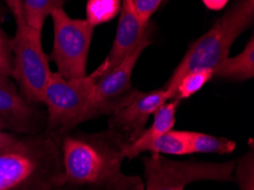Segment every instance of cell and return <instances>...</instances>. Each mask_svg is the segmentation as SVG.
<instances>
[{"mask_svg": "<svg viewBox=\"0 0 254 190\" xmlns=\"http://www.w3.org/2000/svg\"><path fill=\"white\" fill-rule=\"evenodd\" d=\"M64 184L61 140L46 131L21 135L0 152V190H54Z\"/></svg>", "mask_w": 254, "mask_h": 190, "instance_id": "1", "label": "cell"}, {"mask_svg": "<svg viewBox=\"0 0 254 190\" xmlns=\"http://www.w3.org/2000/svg\"><path fill=\"white\" fill-rule=\"evenodd\" d=\"M128 140L107 129L92 133H67L61 139L64 182L70 185H103L123 173Z\"/></svg>", "mask_w": 254, "mask_h": 190, "instance_id": "2", "label": "cell"}, {"mask_svg": "<svg viewBox=\"0 0 254 190\" xmlns=\"http://www.w3.org/2000/svg\"><path fill=\"white\" fill-rule=\"evenodd\" d=\"M254 22V0H236L206 33L190 46L163 88L173 90L187 72L195 68L214 69L229 57L234 41Z\"/></svg>", "mask_w": 254, "mask_h": 190, "instance_id": "3", "label": "cell"}, {"mask_svg": "<svg viewBox=\"0 0 254 190\" xmlns=\"http://www.w3.org/2000/svg\"><path fill=\"white\" fill-rule=\"evenodd\" d=\"M105 73L104 62L91 74L79 79H65L57 72L53 73L42 99L47 107L46 132L61 140L79 124L95 119V84Z\"/></svg>", "mask_w": 254, "mask_h": 190, "instance_id": "4", "label": "cell"}, {"mask_svg": "<svg viewBox=\"0 0 254 190\" xmlns=\"http://www.w3.org/2000/svg\"><path fill=\"white\" fill-rule=\"evenodd\" d=\"M235 163L179 161L151 154L142 158L145 190H185L197 181H233Z\"/></svg>", "mask_w": 254, "mask_h": 190, "instance_id": "5", "label": "cell"}, {"mask_svg": "<svg viewBox=\"0 0 254 190\" xmlns=\"http://www.w3.org/2000/svg\"><path fill=\"white\" fill-rule=\"evenodd\" d=\"M13 55L11 79L16 81L21 95L33 104H42L44 92L53 72L49 60L42 48L41 32L26 23L17 24L10 39Z\"/></svg>", "mask_w": 254, "mask_h": 190, "instance_id": "6", "label": "cell"}, {"mask_svg": "<svg viewBox=\"0 0 254 190\" xmlns=\"http://www.w3.org/2000/svg\"><path fill=\"white\" fill-rule=\"evenodd\" d=\"M51 17L54 26L52 58L57 66V73L65 79L86 76L95 28L87 19L68 16L63 7L54 10Z\"/></svg>", "mask_w": 254, "mask_h": 190, "instance_id": "7", "label": "cell"}, {"mask_svg": "<svg viewBox=\"0 0 254 190\" xmlns=\"http://www.w3.org/2000/svg\"><path fill=\"white\" fill-rule=\"evenodd\" d=\"M151 42L148 40L141 44L120 64L111 68L96 81L94 91L95 118L101 115H112L134 94L137 89L131 82L133 68L142 52L151 45Z\"/></svg>", "mask_w": 254, "mask_h": 190, "instance_id": "8", "label": "cell"}, {"mask_svg": "<svg viewBox=\"0 0 254 190\" xmlns=\"http://www.w3.org/2000/svg\"><path fill=\"white\" fill-rule=\"evenodd\" d=\"M172 95L161 87L151 91H134V94L111 115L109 129L122 134L128 142L133 141L147 126L148 120Z\"/></svg>", "mask_w": 254, "mask_h": 190, "instance_id": "9", "label": "cell"}, {"mask_svg": "<svg viewBox=\"0 0 254 190\" xmlns=\"http://www.w3.org/2000/svg\"><path fill=\"white\" fill-rule=\"evenodd\" d=\"M36 105L17 91L13 81H0V129L16 135L45 131L46 114Z\"/></svg>", "mask_w": 254, "mask_h": 190, "instance_id": "10", "label": "cell"}, {"mask_svg": "<svg viewBox=\"0 0 254 190\" xmlns=\"http://www.w3.org/2000/svg\"><path fill=\"white\" fill-rule=\"evenodd\" d=\"M153 25L142 23L134 10L131 0H122L120 19L112 47L104 63L106 72L117 66L141 44L151 40Z\"/></svg>", "mask_w": 254, "mask_h": 190, "instance_id": "11", "label": "cell"}, {"mask_svg": "<svg viewBox=\"0 0 254 190\" xmlns=\"http://www.w3.org/2000/svg\"><path fill=\"white\" fill-rule=\"evenodd\" d=\"M182 102L177 99H170L164 103L159 110L153 115V122L148 127L138 135L131 142H127L125 148L126 158L132 160L141 154L144 147L153 141L154 139L159 138L160 135L167 133L168 131L172 130L176 124V114L178 111L179 104Z\"/></svg>", "mask_w": 254, "mask_h": 190, "instance_id": "12", "label": "cell"}, {"mask_svg": "<svg viewBox=\"0 0 254 190\" xmlns=\"http://www.w3.org/2000/svg\"><path fill=\"white\" fill-rule=\"evenodd\" d=\"M254 77V36L252 34L244 49L234 57H227L214 69L213 79L242 82Z\"/></svg>", "mask_w": 254, "mask_h": 190, "instance_id": "13", "label": "cell"}, {"mask_svg": "<svg viewBox=\"0 0 254 190\" xmlns=\"http://www.w3.org/2000/svg\"><path fill=\"white\" fill-rule=\"evenodd\" d=\"M142 153L159 154V155H171V156H185L190 155V148L188 145L186 133L183 130L172 129L167 133L160 135L153 141L147 143L141 150Z\"/></svg>", "mask_w": 254, "mask_h": 190, "instance_id": "14", "label": "cell"}, {"mask_svg": "<svg viewBox=\"0 0 254 190\" xmlns=\"http://www.w3.org/2000/svg\"><path fill=\"white\" fill-rule=\"evenodd\" d=\"M191 154H232L236 149V142L225 137H215L198 131H185Z\"/></svg>", "mask_w": 254, "mask_h": 190, "instance_id": "15", "label": "cell"}, {"mask_svg": "<svg viewBox=\"0 0 254 190\" xmlns=\"http://www.w3.org/2000/svg\"><path fill=\"white\" fill-rule=\"evenodd\" d=\"M65 1L66 0H23L25 23L42 32L46 18L55 9L62 8Z\"/></svg>", "mask_w": 254, "mask_h": 190, "instance_id": "16", "label": "cell"}, {"mask_svg": "<svg viewBox=\"0 0 254 190\" xmlns=\"http://www.w3.org/2000/svg\"><path fill=\"white\" fill-rule=\"evenodd\" d=\"M213 79V71L209 68H195L187 72L173 90L172 99H177L179 102L190 98L191 96L203 89Z\"/></svg>", "mask_w": 254, "mask_h": 190, "instance_id": "17", "label": "cell"}, {"mask_svg": "<svg viewBox=\"0 0 254 190\" xmlns=\"http://www.w3.org/2000/svg\"><path fill=\"white\" fill-rule=\"evenodd\" d=\"M122 0H88L86 14L88 23L94 26L105 24L120 13Z\"/></svg>", "mask_w": 254, "mask_h": 190, "instance_id": "18", "label": "cell"}, {"mask_svg": "<svg viewBox=\"0 0 254 190\" xmlns=\"http://www.w3.org/2000/svg\"><path fill=\"white\" fill-rule=\"evenodd\" d=\"M233 179L240 190H254V148L250 140V150L235 163Z\"/></svg>", "mask_w": 254, "mask_h": 190, "instance_id": "19", "label": "cell"}, {"mask_svg": "<svg viewBox=\"0 0 254 190\" xmlns=\"http://www.w3.org/2000/svg\"><path fill=\"white\" fill-rule=\"evenodd\" d=\"M137 176H127L122 173L120 177L103 185H70L64 184L54 190H129L137 179Z\"/></svg>", "mask_w": 254, "mask_h": 190, "instance_id": "20", "label": "cell"}, {"mask_svg": "<svg viewBox=\"0 0 254 190\" xmlns=\"http://www.w3.org/2000/svg\"><path fill=\"white\" fill-rule=\"evenodd\" d=\"M131 2L140 21L147 24L153 14L159 9L163 0H131Z\"/></svg>", "mask_w": 254, "mask_h": 190, "instance_id": "21", "label": "cell"}, {"mask_svg": "<svg viewBox=\"0 0 254 190\" xmlns=\"http://www.w3.org/2000/svg\"><path fill=\"white\" fill-rule=\"evenodd\" d=\"M13 60L0 52V81L11 80Z\"/></svg>", "mask_w": 254, "mask_h": 190, "instance_id": "22", "label": "cell"}, {"mask_svg": "<svg viewBox=\"0 0 254 190\" xmlns=\"http://www.w3.org/2000/svg\"><path fill=\"white\" fill-rule=\"evenodd\" d=\"M6 3L8 6L10 13L13 14L16 24L25 23L24 13H23V0H6Z\"/></svg>", "mask_w": 254, "mask_h": 190, "instance_id": "23", "label": "cell"}, {"mask_svg": "<svg viewBox=\"0 0 254 190\" xmlns=\"http://www.w3.org/2000/svg\"><path fill=\"white\" fill-rule=\"evenodd\" d=\"M20 137L21 135H16L14 133L7 132V131H3L0 129V152L3 149L8 148V147H10L11 145H14Z\"/></svg>", "mask_w": 254, "mask_h": 190, "instance_id": "24", "label": "cell"}, {"mask_svg": "<svg viewBox=\"0 0 254 190\" xmlns=\"http://www.w3.org/2000/svg\"><path fill=\"white\" fill-rule=\"evenodd\" d=\"M0 52L13 60V55H11L10 49V39L5 32H3L1 28H0Z\"/></svg>", "mask_w": 254, "mask_h": 190, "instance_id": "25", "label": "cell"}, {"mask_svg": "<svg viewBox=\"0 0 254 190\" xmlns=\"http://www.w3.org/2000/svg\"><path fill=\"white\" fill-rule=\"evenodd\" d=\"M202 2L204 3V6H205L206 8L219 11L225 8L227 3L229 2V0H202Z\"/></svg>", "mask_w": 254, "mask_h": 190, "instance_id": "26", "label": "cell"}, {"mask_svg": "<svg viewBox=\"0 0 254 190\" xmlns=\"http://www.w3.org/2000/svg\"><path fill=\"white\" fill-rule=\"evenodd\" d=\"M129 190H145V186H144V180L141 179L140 177H138L136 181L133 182L131 187L129 188Z\"/></svg>", "mask_w": 254, "mask_h": 190, "instance_id": "27", "label": "cell"}, {"mask_svg": "<svg viewBox=\"0 0 254 190\" xmlns=\"http://www.w3.org/2000/svg\"><path fill=\"white\" fill-rule=\"evenodd\" d=\"M3 17H5V14H3V11H2V9L0 8V22L2 21L3 19Z\"/></svg>", "mask_w": 254, "mask_h": 190, "instance_id": "28", "label": "cell"}]
</instances>
